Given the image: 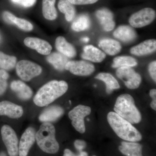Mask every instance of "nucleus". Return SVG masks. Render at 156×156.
I'll return each mask as SVG.
<instances>
[{"label": "nucleus", "instance_id": "obj_1", "mask_svg": "<svg viewBox=\"0 0 156 156\" xmlns=\"http://www.w3.org/2000/svg\"><path fill=\"white\" fill-rule=\"evenodd\" d=\"M67 83L64 81L52 80L40 88L34 98L37 106H47L67 92Z\"/></svg>", "mask_w": 156, "mask_h": 156}, {"label": "nucleus", "instance_id": "obj_2", "mask_svg": "<svg viewBox=\"0 0 156 156\" xmlns=\"http://www.w3.org/2000/svg\"><path fill=\"white\" fill-rule=\"evenodd\" d=\"M107 120L112 130L121 139L131 142H137L142 139L140 132L131 123L115 112L108 113Z\"/></svg>", "mask_w": 156, "mask_h": 156}, {"label": "nucleus", "instance_id": "obj_3", "mask_svg": "<svg viewBox=\"0 0 156 156\" xmlns=\"http://www.w3.org/2000/svg\"><path fill=\"white\" fill-rule=\"evenodd\" d=\"M114 110L116 113L131 124L141 122L140 113L135 105L134 98L129 94H122L117 98Z\"/></svg>", "mask_w": 156, "mask_h": 156}, {"label": "nucleus", "instance_id": "obj_4", "mask_svg": "<svg viewBox=\"0 0 156 156\" xmlns=\"http://www.w3.org/2000/svg\"><path fill=\"white\" fill-rule=\"evenodd\" d=\"M56 130L51 123H43L36 133L37 144L45 153L55 154L58 151L59 144L55 137Z\"/></svg>", "mask_w": 156, "mask_h": 156}, {"label": "nucleus", "instance_id": "obj_5", "mask_svg": "<svg viewBox=\"0 0 156 156\" xmlns=\"http://www.w3.org/2000/svg\"><path fill=\"white\" fill-rule=\"evenodd\" d=\"M16 69L18 76L23 80L27 82L40 75L42 71V68L40 66L27 60L18 62L16 65Z\"/></svg>", "mask_w": 156, "mask_h": 156}, {"label": "nucleus", "instance_id": "obj_6", "mask_svg": "<svg viewBox=\"0 0 156 156\" xmlns=\"http://www.w3.org/2000/svg\"><path fill=\"white\" fill-rule=\"evenodd\" d=\"M91 113V108L83 105L75 107L69 113V117L72 121L73 127L81 134H83L86 131L84 118Z\"/></svg>", "mask_w": 156, "mask_h": 156}, {"label": "nucleus", "instance_id": "obj_7", "mask_svg": "<svg viewBox=\"0 0 156 156\" xmlns=\"http://www.w3.org/2000/svg\"><path fill=\"white\" fill-rule=\"evenodd\" d=\"M1 135L10 156H18L19 154L18 140L15 131L8 125H4L1 129Z\"/></svg>", "mask_w": 156, "mask_h": 156}, {"label": "nucleus", "instance_id": "obj_8", "mask_svg": "<svg viewBox=\"0 0 156 156\" xmlns=\"http://www.w3.org/2000/svg\"><path fill=\"white\" fill-rule=\"evenodd\" d=\"M156 15V11L153 9L145 8L131 15L129 23L132 27L141 28L151 24L155 19Z\"/></svg>", "mask_w": 156, "mask_h": 156}, {"label": "nucleus", "instance_id": "obj_9", "mask_svg": "<svg viewBox=\"0 0 156 156\" xmlns=\"http://www.w3.org/2000/svg\"><path fill=\"white\" fill-rule=\"evenodd\" d=\"M116 74L118 78L124 82L128 89H137L141 83V76L131 67L119 68L116 72Z\"/></svg>", "mask_w": 156, "mask_h": 156}, {"label": "nucleus", "instance_id": "obj_10", "mask_svg": "<svg viewBox=\"0 0 156 156\" xmlns=\"http://www.w3.org/2000/svg\"><path fill=\"white\" fill-rule=\"evenodd\" d=\"M65 69L75 75L87 76L90 75L95 70L94 65L83 61H70L68 62Z\"/></svg>", "mask_w": 156, "mask_h": 156}, {"label": "nucleus", "instance_id": "obj_11", "mask_svg": "<svg viewBox=\"0 0 156 156\" xmlns=\"http://www.w3.org/2000/svg\"><path fill=\"white\" fill-rule=\"evenodd\" d=\"M36 132L31 127L28 128L22 134L19 145V156H27L30 148L36 140Z\"/></svg>", "mask_w": 156, "mask_h": 156}, {"label": "nucleus", "instance_id": "obj_12", "mask_svg": "<svg viewBox=\"0 0 156 156\" xmlns=\"http://www.w3.org/2000/svg\"><path fill=\"white\" fill-rule=\"evenodd\" d=\"M23 42L27 47L36 50L42 55H49L52 50V46L48 42L38 38L28 37L24 39Z\"/></svg>", "mask_w": 156, "mask_h": 156}, {"label": "nucleus", "instance_id": "obj_13", "mask_svg": "<svg viewBox=\"0 0 156 156\" xmlns=\"http://www.w3.org/2000/svg\"><path fill=\"white\" fill-rule=\"evenodd\" d=\"M23 111L22 107L7 101L0 102V116H7L11 119H18L22 116Z\"/></svg>", "mask_w": 156, "mask_h": 156}, {"label": "nucleus", "instance_id": "obj_14", "mask_svg": "<svg viewBox=\"0 0 156 156\" xmlns=\"http://www.w3.org/2000/svg\"><path fill=\"white\" fill-rule=\"evenodd\" d=\"M95 16L105 31H110L115 28V23L113 19V14L108 9H102L98 10Z\"/></svg>", "mask_w": 156, "mask_h": 156}, {"label": "nucleus", "instance_id": "obj_15", "mask_svg": "<svg viewBox=\"0 0 156 156\" xmlns=\"http://www.w3.org/2000/svg\"><path fill=\"white\" fill-rule=\"evenodd\" d=\"M156 50L155 39L146 40L131 48L130 53L136 56H143L154 53Z\"/></svg>", "mask_w": 156, "mask_h": 156}, {"label": "nucleus", "instance_id": "obj_16", "mask_svg": "<svg viewBox=\"0 0 156 156\" xmlns=\"http://www.w3.org/2000/svg\"><path fill=\"white\" fill-rule=\"evenodd\" d=\"M64 113V110L61 107L53 105L46 108L42 112L39 119L43 123L55 122Z\"/></svg>", "mask_w": 156, "mask_h": 156}, {"label": "nucleus", "instance_id": "obj_17", "mask_svg": "<svg viewBox=\"0 0 156 156\" xmlns=\"http://www.w3.org/2000/svg\"><path fill=\"white\" fill-rule=\"evenodd\" d=\"M82 57L94 62H101L106 57L105 53L92 45H87L83 48Z\"/></svg>", "mask_w": 156, "mask_h": 156}, {"label": "nucleus", "instance_id": "obj_18", "mask_svg": "<svg viewBox=\"0 0 156 156\" xmlns=\"http://www.w3.org/2000/svg\"><path fill=\"white\" fill-rule=\"evenodd\" d=\"M113 36L125 43H130L134 41L136 38V34L134 29L127 25L119 27L114 32Z\"/></svg>", "mask_w": 156, "mask_h": 156}, {"label": "nucleus", "instance_id": "obj_19", "mask_svg": "<svg viewBox=\"0 0 156 156\" xmlns=\"http://www.w3.org/2000/svg\"><path fill=\"white\" fill-rule=\"evenodd\" d=\"M11 88L21 100H28L32 96V90L30 87L21 81H13L11 84Z\"/></svg>", "mask_w": 156, "mask_h": 156}, {"label": "nucleus", "instance_id": "obj_20", "mask_svg": "<svg viewBox=\"0 0 156 156\" xmlns=\"http://www.w3.org/2000/svg\"><path fill=\"white\" fill-rule=\"evenodd\" d=\"M119 150L126 156H143L142 146L136 142L122 141Z\"/></svg>", "mask_w": 156, "mask_h": 156}, {"label": "nucleus", "instance_id": "obj_21", "mask_svg": "<svg viewBox=\"0 0 156 156\" xmlns=\"http://www.w3.org/2000/svg\"><path fill=\"white\" fill-rule=\"evenodd\" d=\"M56 50L59 53L69 58H73L76 55L75 48L71 44L68 43L63 37H58L55 42Z\"/></svg>", "mask_w": 156, "mask_h": 156}, {"label": "nucleus", "instance_id": "obj_22", "mask_svg": "<svg viewBox=\"0 0 156 156\" xmlns=\"http://www.w3.org/2000/svg\"><path fill=\"white\" fill-rule=\"evenodd\" d=\"M98 46L105 53L110 56L116 55L122 49L119 42L112 39L105 38L100 40Z\"/></svg>", "mask_w": 156, "mask_h": 156}, {"label": "nucleus", "instance_id": "obj_23", "mask_svg": "<svg viewBox=\"0 0 156 156\" xmlns=\"http://www.w3.org/2000/svg\"><path fill=\"white\" fill-rule=\"evenodd\" d=\"M47 60L53 66L55 69L60 71L65 69L66 65L68 62L69 61L67 57L58 52L50 53L47 56Z\"/></svg>", "mask_w": 156, "mask_h": 156}, {"label": "nucleus", "instance_id": "obj_24", "mask_svg": "<svg viewBox=\"0 0 156 156\" xmlns=\"http://www.w3.org/2000/svg\"><path fill=\"white\" fill-rule=\"evenodd\" d=\"M95 78L105 83L106 85V91L108 94H111L114 90L120 88L119 84L118 81L114 77L108 73H100Z\"/></svg>", "mask_w": 156, "mask_h": 156}, {"label": "nucleus", "instance_id": "obj_25", "mask_svg": "<svg viewBox=\"0 0 156 156\" xmlns=\"http://www.w3.org/2000/svg\"><path fill=\"white\" fill-rule=\"evenodd\" d=\"M56 0H43L42 13L45 19L55 20L57 17V12L55 7Z\"/></svg>", "mask_w": 156, "mask_h": 156}, {"label": "nucleus", "instance_id": "obj_26", "mask_svg": "<svg viewBox=\"0 0 156 156\" xmlns=\"http://www.w3.org/2000/svg\"><path fill=\"white\" fill-rule=\"evenodd\" d=\"M58 8L59 11L65 15V18L68 22L72 21L75 16V8L68 0H59Z\"/></svg>", "mask_w": 156, "mask_h": 156}, {"label": "nucleus", "instance_id": "obj_27", "mask_svg": "<svg viewBox=\"0 0 156 156\" xmlns=\"http://www.w3.org/2000/svg\"><path fill=\"white\" fill-rule=\"evenodd\" d=\"M91 25V20L88 15L81 14L73 23L71 28L76 32L83 31L90 28Z\"/></svg>", "mask_w": 156, "mask_h": 156}, {"label": "nucleus", "instance_id": "obj_28", "mask_svg": "<svg viewBox=\"0 0 156 156\" xmlns=\"http://www.w3.org/2000/svg\"><path fill=\"white\" fill-rule=\"evenodd\" d=\"M137 62L136 59L130 56H120L113 59L112 67L114 68L122 67H131L136 66Z\"/></svg>", "mask_w": 156, "mask_h": 156}, {"label": "nucleus", "instance_id": "obj_29", "mask_svg": "<svg viewBox=\"0 0 156 156\" xmlns=\"http://www.w3.org/2000/svg\"><path fill=\"white\" fill-rule=\"evenodd\" d=\"M17 58L0 51V68L5 70L13 69L16 66Z\"/></svg>", "mask_w": 156, "mask_h": 156}, {"label": "nucleus", "instance_id": "obj_30", "mask_svg": "<svg viewBox=\"0 0 156 156\" xmlns=\"http://www.w3.org/2000/svg\"><path fill=\"white\" fill-rule=\"evenodd\" d=\"M14 24L20 29L26 31H30L33 30V26L29 21L23 18L16 17Z\"/></svg>", "mask_w": 156, "mask_h": 156}, {"label": "nucleus", "instance_id": "obj_31", "mask_svg": "<svg viewBox=\"0 0 156 156\" xmlns=\"http://www.w3.org/2000/svg\"><path fill=\"white\" fill-rule=\"evenodd\" d=\"M9 77V73L5 70L0 69V95H2L6 91L8 86L7 80Z\"/></svg>", "mask_w": 156, "mask_h": 156}, {"label": "nucleus", "instance_id": "obj_32", "mask_svg": "<svg viewBox=\"0 0 156 156\" xmlns=\"http://www.w3.org/2000/svg\"><path fill=\"white\" fill-rule=\"evenodd\" d=\"M11 1L14 4L21 7L30 8L35 5L37 0H11Z\"/></svg>", "mask_w": 156, "mask_h": 156}, {"label": "nucleus", "instance_id": "obj_33", "mask_svg": "<svg viewBox=\"0 0 156 156\" xmlns=\"http://www.w3.org/2000/svg\"><path fill=\"white\" fill-rule=\"evenodd\" d=\"M2 17L4 21L7 23L14 25L17 17L9 11H5L3 13Z\"/></svg>", "mask_w": 156, "mask_h": 156}, {"label": "nucleus", "instance_id": "obj_34", "mask_svg": "<svg viewBox=\"0 0 156 156\" xmlns=\"http://www.w3.org/2000/svg\"><path fill=\"white\" fill-rule=\"evenodd\" d=\"M148 71L151 77L153 80L156 81V62L154 61L151 62L149 65Z\"/></svg>", "mask_w": 156, "mask_h": 156}, {"label": "nucleus", "instance_id": "obj_35", "mask_svg": "<svg viewBox=\"0 0 156 156\" xmlns=\"http://www.w3.org/2000/svg\"><path fill=\"white\" fill-rule=\"evenodd\" d=\"M73 5H86L97 2L98 0H68Z\"/></svg>", "mask_w": 156, "mask_h": 156}, {"label": "nucleus", "instance_id": "obj_36", "mask_svg": "<svg viewBox=\"0 0 156 156\" xmlns=\"http://www.w3.org/2000/svg\"><path fill=\"white\" fill-rule=\"evenodd\" d=\"M75 147L79 152H81L87 147V143L84 140H76L75 141Z\"/></svg>", "mask_w": 156, "mask_h": 156}, {"label": "nucleus", "instance_id": "obj_37", "mask_svg": "<svg viewBox=\"0 0 156 156\" xmlns=\"http://www.w3.org/2000/svg\"><path fill=\"white\" fill-rule=\"evenodd\" d=\"M150 95L153 100L151 103V106L154 110H156V90L152 89L150 91Z\"/></svg>", "mask_w": 156, "mask_h": 156}, {"label": "nucleus", "instance_id": "obj_38", "mask_svg": "<svg viewBox=\"0 0 156 156\" xmlns=\"http://www.w3.org/2000/svg\"><path fill=\"white\" fill-rule=\"evenodd\" d=\"M63 156H77V155L75 154L69 149H66L64 151Z\"/></svg>", "mask_w": 156, "mask_h": 156}, {"label": "nucleus", "instance_id": "obj_39", "mask_svg": "<svg viewBox=\"0 0 156 156\" xmlns=\"http://www.w3.org/2000/svg\"><path fill=\"white\" fill-rule=\"evenodd\" d=\"M77 156H88V154L86 152L82 151L80 152L79 154L77 155Z\"/></svg>", "mask_w": 156, "mask_h": 156}, {"label": "nucleus", "instance_id": "obj_40", "mask_svg": "<svg viewBox=\"0 0 156 156\" xmlns=\"http://www.w3.org/2000/svg\"><path fill=\"white\" fill-rule=\"evenodd\" d=\"M81 41L84 43H88L89 41V38L88 37H84L81 39Z\"/></svg>", "mask_w": 156, "mask_h": 156}, {"label": "nucleus", "instance_id": "obj_41", "mask_svg": "<svg viewBox=\"0 0 156 156\" xmlns=\"http://www.w3.org/2000/svg\"><path fill=\"white\" fill-rule=\"evenodd\" d=\"M0 156H7L6 154L4 152H2L0 153Z\"/></svg>", "mask_w": 156, "mask_h": 156}, {"label": "nucleus", "instance_id": "obj_42", "mask_svg": "<svg viewBox=\"0 0 156 156\" xmlns=\"http://www.w3.org/2000/svg\"><path fill=\"white\" fill-rule=\"evenodd\" d=\"M95 156V155H93V156Z\"/></svg>", "mask_w": 156, "mask_h": 156}]
</instances>
